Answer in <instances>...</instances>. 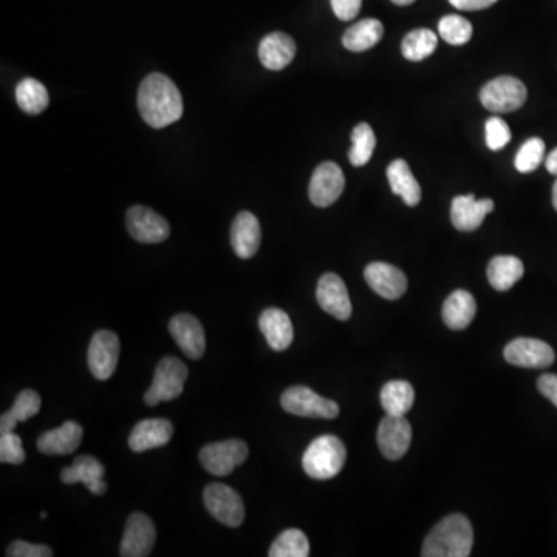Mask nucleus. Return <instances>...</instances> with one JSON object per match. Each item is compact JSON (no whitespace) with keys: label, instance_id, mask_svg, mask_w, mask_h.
<instances>
[{"label":"nucleus","instance_id":"7ed1b4c3","mask_svg":"<svg viewBox=\"0 0 557 557\" xmlns=\"http://www.w3.org/2000/svg\"><path fill=\"white\" fill-rule=\"evenodd\" d=\"M346 446L335 435H322L311 441L302 457L305 474L315 480H330L344 468Z\"/></svg>","mask_w":557,"mask_h":557},{"label":"nucleus","instance_id":"6ab92c4d","mask_svg":"<svg viewBox=\"0 0 557 557\" xmlns=\"http://www.w3.org/2000/svg\"><path fill=\"white\" fill-rule=\"evenodd\" d=\"M106 468L103 463L90 455H81L76 458L72 466L62 469L61 480L65 485H75L84 483L89 488L90 493L101 496L106 493L107 483L104 482Z\"/></svg>","mask_w":557,"mask_h":557},{"label":"nucleus","instance_id":"f257e3e1","mask_svg":"<svg viewBox=\"0 0 557 557\" xmlns=\"http://www.w3.org/2000/svg\"><path fill=\"white\" fill-rule=\"evenodd\" d=\"M138 109L149 126L163 129L182 118V93L168 76L151 73L140 84Z\"/></svg>","mask_w":557,"mask_h":557},{"label":"nucleus","instance_id":"4be33fe9","mask_svg":"<svg viewBox=\"0 0 557 557\" xmlns=\"http://www.w3.org/2000/svg\"><path fill=\"white\" fill-rule=\"evenodd\" d=\"M260 332L264 333L268 346L276 352H284L294 338L290 316L281 308H267L259 318Z\"/></svg>","mask_w":557,"mask_h":557},{"label":"nucleus","instance_id":"f03ea898","mask_svg":"<svg viewBox=\"0 0 557 557\" xmlns=\"http://www.w3.org/2000/svg\"><path fill=\"white\" fill-rule=\"evenodd\" d=\"M474 544L471 522L462 514H451L435 525L424 540L421 556L468 557Z\"/></svg>","mask_w":557,"mask_h":557},{"label":"nucleus","instance_id":"58836bf2","mask_svg":"<svg viewBox=\"0 0 557 557\" xmlns=\"http://www.w3.org/2000/svg\"><path fill=\"white\" fill-rule=\"evenodd\" d=\"M8 557H52V548L47 545L28 544L24 540H16L8 547Z\"/></svg>","mask_w":557,"mask_h":557},{"label":"nucleus","instance_id":"4c0bfd02","mask_svg":"<svg viewBox=\"0 0 557 557\" xmlns=\"http://www.w3.org/2000/svg\"><path fill=\"white\" fill-rule=\"evenodd\" d=\"M0 462L10 463V465H21L25 462L21 437L14 432L0 434Z\"/></svg>","mask_w":557,"mask_h":557},{"label":"nucleus","instance_id":"a18cd8bd","mask_svg":"<svg viewBox=\"0 0 557 557\" xmlns=\"http://www.w3.org/2000/svg\"><path fill=\"white\" fill-rule=\"evenodd\" d=\"M553 206H554V209H556V211H557V180H556V183H554V186H553Z\"/></svg>","mask_w":557,"mask_h":557},{"label":"nucleus","instance_id":"b1692460","mask_svg":"<svg viewBox=\"0 0 557 557\" xmlns=\"http://www.w3.org/2000/svg\"><path fill=\"white\" fill-rule=\"evenodd\" d=\"M296 55V44L293 38L276 31L271 35L265 36L259 45V59L265 69L282 70L290 64Z\"/></svg>","mask_w":557,"mask_h":557},{"label":"nucleus","instance_id":"412c9836","mask_svg":"<svg viewBox=\"0 0 557 557\" xmlns=\"http://www.w3.org/2000/svg\"><path fill=\"white\" fill-rule=\"evenodd\" d=\"M262 231L257 217L251 212L237 214L231 228V245L240 259H251L259 251Z\"/></svg>","mask_w":557,"mask_h":557},{"label":"nucleus","instance_id":"72a5a7b5","mask_svg":"<svg viewBox=\"0 0 557 557\" xmlns=\"http://www.w3.org/2000/svg\"><path fill=\"white\" fill-rule=\"evenodd\" d=\"M376 147L375 132L367 123L358 124L352 132V149L349 160L353 166H364L372 158Z\"/></svg>","mask_w":557,"mask_h":557},{"label":"nucleus","instance_id":"c85d7f7f","mask_svg":"<svg viewBox=\"0 0 557 557\" xmlns=\"http://www.w3.org/2000/svg\"><path fill=\"white\" fill-rule=\"evenodd\" d=\"M41 409V397L35 390L25 389L19 393L10 411L0 418V434L14 432L18 423H24L28 418L35 417Z\"/></svg>","mask_w":557,"mask_h":557},{"label":"nucleus","instance_id":"cd10ccee","mask_svg":"<svg viewBox=\"0 0 557 557\" xmlns=\"http://www.w3.org/2000/svg\"><path fill=\"white\" fill-rule=\"evenodd\" d=\"M384 35V27L378 19H363L342 36V44L350 52L361 53L375 47Z\"/></svg>","mask_w":557,"mask_h":557},{"label":"nucleus","instance_id":"2f4dec72","mask_svg":"<svg viewBox=\"0 0 557 557\" xmlns=\"http://www.w3.org/2000/svg\"><path fill=\"white\" fill-rule=\"evenodd\" d=\"M438 45V38L434 31L428 28H417L404 36L401 42L404 58L409 61H423L435 52Z\"/></svg>","mask_w":557,"mask_h":557},{"label":"nucleus","instance_id":"79ce46f5","mask_svg":"<svg viewBox=\"0 0 557 557\" xmlns=\"http://www.w3.org/2000/svg\"><path fill=\"white\" fill-rule=\"evenodd\" d=\"M457 10L462 11H479L485 8L493 7L497 0H449Z\"/></svg>","mask_w":557,"mask_h":557},{"label":"nucleus","instance_id":"423d86ee","mask_svg":"<svg viewBox=\"0 0 557 557\" xmlns=\"http://www.w3.org/2000/svg\"><path fill=\"white\" fill-rule=\"evenodd\" d=\"M281 404L285 412L296 417L333 420L339 415V406L335 401L327 400L304 386H294L285 390Z\"/></svg>","mask_w":557,"mask_h":557},{"label":"nucleus","instance_id":"473e14b6","mask_svg":"<svg viewBox=\"0 0 557 557\" xmlns=\"http://www.w3.org/2000/svg\"><path fill=\"white\" fill-rule=\"evenodd\" d=\"M310 554V542L304 531L290 528L274 540L271 545L270 557H307Z\"/></svg>","mask_w":557,"mask_h":557},{"label":"nucleus","instance_id":"393cba45","mask_svg":"<svg viewBox=\"0 0 557 557\" xmlns=\"http://www.w3.org/2000/svg\"><path fill=\"white\" fill-rule=\"evenodd\" d=\"M477 313V302L469 291L457 290L443 305V321L451 330H463L471 324Z\"/></svg>","mask_w":557,"mask_h":557},{"label":"nucleus","instance_id":"37998d69","mask_svg":"<svg viewBox=\"0 0 557 557\" xmlns=\"http://www.w3.org/2000/svg\"><path fill=\"white\" fill-rule=\"evenodd\" d=\"M545 166H547V171L550 172V174L556 175L557 177V147L548 155Z\"/></svg>","mask_w":557,"mask_h":557},{"label":"nucleus","instance_id":"c03bdc74","mask_svg":"<svg viewBox=\"0 0 557 557\" xmlns=\"http://www.w3.org/2000/svg\"><path fill=\"white\" fill-rule=\"evenodd\" d=\"M393 4L400 5V7H407V5L414 4L415 0H392Z\"/></svg>","mask_w":557,"mask_h":557},{"label":"nucleus","instance_id":"0eeeda50","mask_svg":"<svg viewBox=\"0 0 557 557\" xmlns=\"http://www.w3.org/2000/svg\"><path fill=\"white\" fill-rule=\"evenodd\" d=\"M206 510L214 519L226 527L237 528L245 520V506L242 497L229 486L222 483H211L203 493Z\"/></svg>","mask_w":557,"mask_h":557},{"label":"nucleus","instance_id":"dca6fc26","mask_svg":"<svg viewBox=\"0 0 557 557\" xmlns=\"http://www.w3.org/2000/svg\"><path fill=\"white\" fill-rule=\"evenodd\" d=\"M367 284L381 298L397 301L406 293L407 277L400 268L384 262H373L364 270Z\"/></svg>","mask_w":557,"mask_h":557},{"label":"nucleus","instance_id":"a211bd4d","mask_svg":"<svg viewBox=\"0 0 557 557\" xmlns=\"http://www.w3.org/2000/svg\"><path fill=\"white\" fill-rule=\"evenodd\" d=\"M494 211V202L491 199H475L474 194L457 195L452 200L451 222L458 231H475L482 225L489 212Z\"/></svg>","mask_w":557,"mask_h":557},{"label":"nucleus","instance_id":"2eb2a0df","mask_svg":"<svg viewBox=\"0 0 557 557\" xmlns=\"http://www.w3.org/2000/svg\"><path fill=\"white\" fill-rule=\"evenodd\" d=\"M378 446L384 457L389 460H400L404 457L412 441L411 423L404 417L387 415L378 426Z\"/></svg>","mask_w":557,"mask_h":557},{"label":"nucleus","instance_id":"aec40b11","mask_svg":"<svg viewBox=\"0 0 557 557\" xmlns=\"http://www.w3.org/2000/svg\"><path fill=\"white\" fill-rule=\"evenodd\" d=\"M174 434L171 421L163 418L143 420L135 426L129 437V448L134 452H146L168 445Z\"/></svg>","mask_w":557,"mask_h":557},{"label":"nucleus","instance_id":"7c9ffc66","mask_svg":"<svg viewBox=\"0 0 557 557\" xmlns=\"http://www.w3.org/2000/svg\"><path fill=\"white\" fill-rule=\"evenodd\" d=\"M16 101L28 115H38L47 109L50 96L44 84L39 83L38 79L25 78L16 87Z\"/></svg>","mask_w":557,"mask_h":557},{"label":"nucleus","instance_id":"5701e85b","mask_svg":"<svg viewBox=\"0 0 557 557\" xmlns=\"http://www.w3.org/2000/svg\"><path fill=\"white\" fill-rule=\"evenodd\" d=\"M83 440V426L76 421H65L59 428L44 432L39 437L38 449L47 455H69Z\"/></svg>","mask_w":557,"mask_h":557},{"label":"nucleus","instance_id":"c756f323","mask_svg":"<svg viewBox=\"0 0 557 557\" xmlns=\"http://www.w3.org/2000/svg\"><path fill=\"white\" fill-rule=\"evenodd\" d=\"M414 401V387L407 381H389L381 390V404L387 415L404 417L407 412L411 411Z\"/></svg>","mask_w":557,"mask_h":557},{"label":"nucleus","instance_id":"9d476101","mask_svg":"<svg viewBox=\"0 0 557 557\" xmlns=\"http://www.w3.org/2000/svg\"><path fill=\"white\" fill-rule=\"evenodd\" d=\"M346 186L344 172L333 161H325L313 172L308 195L313 205L318 208L332 206L341 197Z\"/></svg>","mask_w":557,"mask_h":557},{"label":"nucleus","instance_id":"ea45409f","mask_svg":"<svg viewBox=\"0 0 557 557\" xmlns=\"http://www.w3.org/2000/svg\"><path fill=\"white\" fill-rule=\"evenodd\" d=\"M336 18L341 21H352L358 16L363 0H330Z\"/></svg>","mask_w":557,"mask_h":557},{"label":"nucleus","instance_id":"ddd939ff","mask_svg":"<svg viewBox=\"0 0 557 557\" xmlns=\"http://www.w3.org/2000/svg\"><path fill=\"white\" fill-rule=\"evenodd\" d=\"M155 537H157V531H155L154 522L146 514H130L126 522L123 540H121V556H149L154 550Z\"/></svg>","mask_w":557,"mask_h":557},{"label":"nucleus","instance_id":"c9c22d12","mask_svg":"<svg viewBox=\"0 0 557 557\" xmlns=\"http://www.w3.org/2000/svg\"><path fill=\"white\" fill-rule=\"evenodd\" d=\"M545 157V143L540 140V138H530V140L525 141L520 147L519 152L516 155V169L522 174H528V172L536 171L539 168L540 163L544 161Z\"/></svg>","mask_w":557,"mask_h":557},{"label":"nucleus","instance_id":"39448f33","mask_svg":"<svg viewBox=\"0 0 557 557\" xmlns=\"http://www.w3.org/2000/svg\"><path fill=\"white\" fill-rule=\"evenodd\" d=\"M528 98V90L520 79L499 76L483 86L480 101L493 113H508L520 109Z\"/></svg>","mask_w":557,"mask_h":557},{"label":"nucleus","instance_id":"6e6552de","mask_svg":"<svg viewBox=\"0 0 557 557\" xmlns=\"http://www.w3.org/2000/svg\"><path fill=\"white\" fill-rule=\"evenodd\" d=\"M247 443L242 440H225L211 443L200 451L203 468L217 477L231 474L248 458Z\"/></svg>","mask_w":557,"mask_h":557},{"label":"nucleus","instance_id":"bb28decb","mask_svg":"<svg viewBox=\"0 0 557 557\" xmlns=\"http://www.w3.org/2000/svg\"><path fill=\"white\" fill-rule=\"evenodd\" d=\"M525 273L522 260L514 256H496L488 265V281L497 291H508Z\"/></svg>","mask_w":557,"mask_h":557},{"label":"nucleus","instance_id":"a878e982","mask_svg":"<svg viewBox=\"0 0 557 557\" xmlns=\"http://www.w3.org/2000/svg\"><path fill=\"white\" fill-rule=\"evenodd\" d=\"M387 180L393 194L400 195L407 206H417L421 200L420 183L404 160H395L387 168Z\"/></svg>","mask_w":557,"mask_h":557},{"label":"nucleus","instance_id":"e433bc0d","mask_svg":"<svg viewBox=\"0 0 557 557\" xmlns=\"http://www.w3.org/2000/svg\"><path fill=\"white\" fill-rule=\"evenodd\" d=\"M486 146L491 151H500L511 141L510 126L500 117H491L486 121Z\"/></svg>","mask_w":557,"mask_h":557},{"label":"nucleus","instance_id":"20e7f679","mask_svg":"<svg viewBox=\"0 0 557 557\" xmlns=\"http://www.w3.org/2000/svg\"><path fill=\"white\" fill-rule=\"evenodd\" d=\"M186 380H188V367L180 359L166 356L155 369L154 381L147 389L144 401L147 406L154 407L161 401L175 400L182 395Z\"/></svg>","mask_w":557,"mask_h":557},{"label":"nucleus","instance_id":"f8f14e48","mask_svg":"<svg viewBox=\"0 0 557 557\" xmlns=\"http://www.w3.org/2000/svg\"><path fill=\"white\" fill-rule=\"evenodd\" d=\"M127 231L137 242L160 243L165 242L171 234V228L166 219L146 206H134L127 211Z\"/></svg>","mask_w":557,"mask_h":557},{"label":"nucleus","instance_id":"f3484780","mask_svg":"<svg viewBox=\"0 0 557 557\" xmlns=\"http://www.w3.org/2000/svg\"><path fill=\"white\" fill-rule=\"evenodd\" d=\"M169 332L189 359H200L206 350L205 330L192 315H177L169 322Z\"/></svg>","mask_w":557,"mask_h":557},{"label":"nucleus","instance_id":"f704fd0d","mask_svg":"<svg viewBox=\"0 0 557 557\" xmlns=\"http://www.w3.org/2000/svg\"><path fill=\"white\" fill-rule=\"evenodd\" d=\"M438 33L448 44L465 45L472 38V25L458 14H449L438 24Z\"/></svg>","mask_w":557,"mask_h":557},{"label":"nucleus","instance_id":"a19ab883","mask_svg":"<svg viewBox=\"0 0 557 557\" xmlns=\"http://www.w3.org/2000/svg\"><path fill=\"white\" fill-rule=\"evenodd\" d=\"M537 389L557 407V375L545 373L537 381Z\"/></svg>","mask_w":557,"mask_h":557},{"label":"nucleus","instance_id":"1a4fd4ad","mask_svg":"<svg viewBox=\"0 0 557 557\" xmlns=\"http://www.w3.org/2000/svg\"><path fill=\"white\" fill-rule=\"evenodd\" d=\"M89 369L93 378L109 380L115 373L120 359V339L110 330H100L93 335L89 346Z\"/></svg>","mask_w":557,"mask_h":557},{"label":"nucleus","instance_id":"9b49d317","mask_svg":"<svg viewBox=\"0 0 557 557\" xmlns=\"http://www.w3.org/2000/svg\"><path fill=\"white\" fill-rule=\"evenodd\" d=\"M505 359L508 363L525 369H545L556 359L553 347L547 342L533 338H517L505 347Z\"/></svg>","mask_w":557,"mask_h":557},{"label":"nucleus","instance_id":"4468645a","mask_svg":"<svg viewBox=\"0 0 557 557\" xmlns=\"http://www.w3.org/2000/svg\"><path fill=\"white\" fill-rule=\"evenodd\" d=\"M316 299L325 313H329L339 321H347L352 316L349 291L338 274L327 273L319 279Z\"/></svg>","mask_w":557,"mask_h":557}]
</instances>
